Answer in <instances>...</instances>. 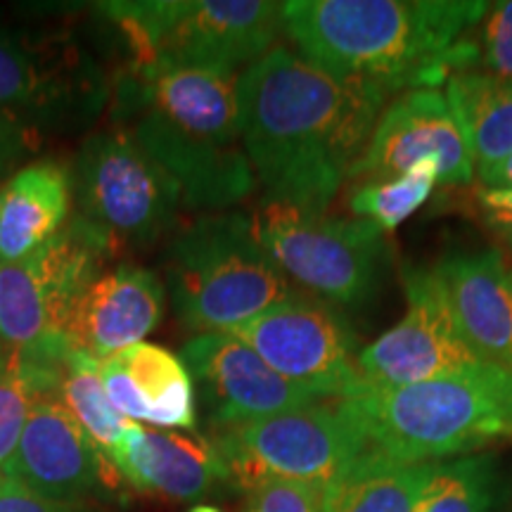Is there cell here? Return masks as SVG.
Segmentation results:
<instances>
[{"mask_svg": "<svg viewBox=\"0 0 512 512\" xmlns=\"http://www.w3.org/2000/svg\"><path fill=\"white\" fill-rule=\"evenodd\" d=\"M242 140L266 202L328 214L389 105L290 48L249 64L238 81Z\"/></svg>", "mask_w": 512, "mask_h": 512, "instance_id": "6da1fadb", "label": "cell"}, {"mask_svg": "<svg viewBox=\"0 0 512 512\" xmlns=\"http://www.w3.org/2000/svg\"><path fill=\"white\" fill-rule=\"evenodd\" d=\"M486 10L475 0H290L283 22L304 60L392 102L477 69L467 34Z\"/></svg>", "mask_w": 512, "mask_h": 512, "instance_id": "7a4b0ae2", "label": "cell"}, {"mask_svg": "<svg viewBox=\"0 0 512 512\" xmlns=\"http://www.w3.org/2000/svg\"><path fill=\"white\" fill-rule=\"evenodd\" d=\"M240 72L128 64L114 117L181 188L183 207L226 211L256 188L240 124Z\"/></svg>", "mask_w": 512, "mask_h": 512, "instance_id": "3957f363", "label": "cell"}, {"mask_svg": "<svg viewBox=\"0 0 512 512\" xmlns=\"http://www.w3.org/2000/svg\"><path fill=\"white\" fill-rule=\"evenodd\" d=\"M164 287L178 323L197 335L240 328L299 292L242 211H207L174 230Z\"/></svg>", "mask_w": 512, "mask_h": 512, "instance_id": "277c9868", "label": "cell"}, {"mask_svg": "<svg viewBox=\"0 0 512 512\" xmlns=\"http://www.w3.org/2000/svg\"><path fill=\"white\" fill-rule=\"evenodd\" d=\"M368 448L401 463H439L512 439V375L494 366L344 399Z\"/></svg>", "mask_w": 512, "mask_h": 512, "instance_id": "5b68a950", "label": "cell"}, {"mask_svg": "<svg viewBox=\"0 0 512 512\" xmlns=\"http://www.w3.org/2000/svg\"><path fill=\"white\" fill-rule=\"evenodd\" d=\"M117 24L131 62L238 72L268 55L285 31L273 0H140L100 3Z\"/></svg>", "mask_w": 512, "mask_h": 512, "instance_id": "8992f818", "label": "cell"}, {"mask_svg": "<svg viewBox=\"0 0 512 512\" xmlns=\"http://www.w3.org/2000/svg\"><path fill=\"white\" fill-rule=\"evenodd\" d=\"M98 230L72 216L60 233L19 264H0V342L29 361L60 368L72 349L74 306L114 259Z\"/></svg>", "mask_w": 512, "mask_h": 512, "instance_id": "52a82bcc", "label": "cell"}, {"mask_svg": "<svg viewBox=\"0 0 512 512\" xmlns=\"http://www.w3.org/2000/svg\"><path fill=\"white\" fill-rule=\"evenodd\" d=\"M256 238L294 287L342 309H361L380 290L389 264L387 233L370 221L313 214L261 200Z\"/></svg>", "mask_w": 512, "mask_h": 512, "instance_id": "ba28073f", "label": "cell"}, {"mask_svg": "<svg viewBox=\"0 0 512 512\" xmlns=\"http://www.w3.org/2000/svg\"><path fill=\"white\" fill-rule=\"evenodd\" d=\"M69 181L76 216L114 252L147 249L176 230L181 188L124 126L86 138Z\"/></svg>", "mask_w": 512, "mask_h": 512, "instance_id": "9c48e42d", "label": "cell"}, {"mask_svg": "<svg viewBox=\"0 0 512 512\" xmlns=\"http://www.w3.org/2000/svg\"><path fill=\"white\" fill-rule=\"evenodd\" d=\"M230 484L247 491L271 479L330 484L368 451V439L347 401L223 427L211 437Z\"/></svg>", "mask_w": 512, "mask_h": 512, "instance_id": "30bf717a", "label": "cell"}, {"mask_svg": "<svg viewBox=\"0 0 512 512\" xmlns=\"http://www.w3.org/2000/svg\"><path fill=\"white\" fill-rule=\"evenodd\" d=\"M226 335L245 342L275 373L318 401L356 399L366 392L351 320L302 290Z\"/></svg>", "mask_w": 512, "mask_h": 512, "instance_id": "8fae6325", "label": "cell"}, {"mask_svg": "<svg viewBox=\"0 0 512 512\" xmlns=\"http://www.w3.org/2000/svg\"><path fill=\"white\" fill-rule=\"evenodd\" d=\"M401 283L406 316L363 347L358 358L366 392L444 380L484 368L486 363L460 335L434 266H406Z\"/></svg>", "mask_w": 512, "mask_h": 512, "instance_id": "7c38bea8", "label": "cell"}, {"mask_svg": "<svg viewBox=\"0 0 512 512\" xmlns=\"http://www.w3.org/2000/svg\"><path fill=\"white\" fill-rule=\"evenodd\" d=\"M3 475L55 503L91 508L114 503L121 475L55 396L29 413L15 456Z\"/></svg>", "mask_w": 512, "mask_h": 512, "instance_id": "4fadbf2b", "label": "cell"}, {"mask_svg": "<svg viewBox=\"0 0 512 512\" xmlns=\"http://www.w3.org/2000/svg\"><path fill=\"white\" fill-rule=\"evenodd\" d=\"M427 159L439 166V185L458 188L475 181V159L458 119L446 95L430 88L396 95L384 107L349 181L401 176Z\"/></svg>", "mask_w": 512, "mask_h": 512, "instance_id": "5bb4252c", "label": "cell"}, {"mask_svg": "<svg viewBox=\"0 0 512 512\" xmlns=\"http://www.w3.org/2000/svg\"><path fill=\"white\" fill-rule=\"evenodd\" d=\"M181 361L195 382L211 430L240 425L320 403L287 382L238 337L226 332L195 335L183 344Z\"/></svg>", "mask_w": 512, "mask_h": 512, "instance_id": "9a60e30c", "label": "cell"}, {"mask_svg": "<svg viewBox=\"0 0 512 512\" xmlns=\"http://www.w3.org/2000/svg\"><path fill=\"white\" fill-rule=\"evenodd\" d=\"M107 88L74 48H36L0 17V112L31 133L95 114Z\"/></svg>", "mask_w": 512, "mask_h": 512, "instance_id": "2e32d148", "label": "cell"}, {"mask_svg": "<svg viewBox=\"0 0 512 512\" xmlns=\"http://www.w3.org/2000/svg\"><path fill=\"white\" fill-rule=\"evenodd\" d=\"M434 271L467 347L512 375V266L505 256L498 249L451 252Z\"/></svg>", "mask_w": 512, "mask_h": 512, "instance_id": "e0dca14e", "label": "cell"}, {"mask_svg": "<svg viewBox=\"0 0 512 512\" xmlns=\"http://www.w3.org/2000/svg\"><path fill=\"white\" fill-rule=\"evenodd\" d=\"M166 287L157 273L136 264L105 268L83 290L69 320L72 347L95 361L143 342L164 316Z\"/></svg>", "mask_w": 512, "mask_h": 512, "instance_id": "ac0fdd59", "label": "cell"}, {"mask_svg": "<svg viewBox=\"0 0 512 512\" xmlns=\"http://www.w3.org/2000/svg\"><path fill=\"white\" fill-rule=\"evenodd\" d=\"M100 377L114 408L155 430L195 432V382L181 361L159 344L138 342L102 358Z\"/></svg>", "mask_w": 512, "mask_h": 512, "instance_id": "d6986e66", "label": "cell"}, {"mask_svg": "<svg viewBox=\"0 0 512 512\" xmlns=\"http://www.w3.org/2000/svg\"><path fill=\"white\" fill-rule=\"evenodd\" d=\"M114 467L133 491L171 503H197L219 484H230L211 439L195 432L140 427Z\"/></svg>", "mask_w": 512, "mask_h": 512, "instance_id": "ffe728a7", "label": "cell"}, {"mask_svg": "<svg viewBox=\"0 0 512 512\" xmlns=\"http://www.w3.org/2000/svg\"><path fill=\"white\" fill-rule=\"evenodd\" d=\"M72 209L69 171L34 162L0 185V264H19L67 226Z\"/></svg>", "mask_w": 512, "mask_h": 512, "instance_id": "44dd1931", "label": "cell"}, {"mask_svg": "<svg viewBox=\"0 0 512 512\" xmlns=\"http://www.w3.org/2000/svg\"><path fill=\"white\" fill-rule=\"evenodd\" d=\"M446 100L475 159L486 171L512 155V79L470 69L446 83Z\"/></svg>", "mask_w": 512, "mask_h": 512, "instance_id": "7402d4cb", "label": "cell"}, {"mask_svg": "<svg viewBox=\"0 0 512 512\" xmlns=\"http://www.w3.org/2000/svg\"><path fill=\"white\" fill-rule=\"evenodd\" d=\"M434 463H401L368 448L328 484L325 512H415Z\"/></svg>", "mask_w": 512, "mask_h": 512, "instance_id": "603a6c76", "label": "cell"}, {"mask_svg": "<svg viewBox=\"0 0 512 512\" xmlns=\"http://www.w3.org/2000/svg\"><path fill=\"white\" fill-rule=\"evenodd\" d=\"M53 396L112 465L140 430L138 422L124 418L107 396L100 377V361L76 347L64 356Z\"/></svg>", "mask_w": 512, "mask_h": 512, "instance_id": "cb8c5ba5", "label": "cell"}, {"mask_svg": "<svg viewBox=\"0 0 512 512\" xmlns=\"http://www.w3.org/2000/svg\"><path fill=\"white\" fill-rule=\"evenodd\" d=\"M437 185L439 166L427 159L401 176L354 183L347 204L354 219L370 221L384 233H392L425 207Z\"/></svg>", "mask_w": 512, "mask_h": 512, "instance_id": "d4e9b609", "label": "cell"}, {"mask_svg": "<svg viewBox=\"0 0 512 512\" xmlns=\"http://www.w3.org/2000/svg\"><path fill=\"white\" fill-rule=\"evenodd\" d=\"M496 482V458L489 453L434 463L415 512H489Z\"/></svg>", "mask_w": 512, "mask_h": 512, "instance_id": "484cf974", "label": "cell"}, {"mask_svg": "<svg viewBox=\"0 0 512 512\" xmlns=\"http://www.w3.org/2000/svg\"><path fill=\"white\" fill-rule=\"evenodd\" d=\"M60 368L41 366L8 351V366L0 373V475L15 456L29 413L43 396L55 394Z\"/></svg>", "mask_w": 512, "mask_h": 512, "instance_id": "4316f807", "label": "cell"}, {"mask_svg": "<svg viewBox=\"0 0 512 512\" xmlns=\"http://www.w3.org/2000/svg\"><path fill=\"white\" fill-rule=\"evenodd\" d=\"M328 484L271 479L245 491L240 512H325Z\"/></svg>", "mask_w": 512, "mask_h": 512, "instance_id": "83f0119b", "label": "cell"}, {"mask_svg": "<svg viewBox=\"0 0 512 512\" xmlns=\"http://www.w3.org/2000/svg\"><path fill=\"white\" fill-rule=\"evenodd\" d=\"M479 27V72L512 79V0L489 3Z\"/></svg>", "mask_w": 512, "mask_h": 512, "instance_id": "f1b7e54d", "label": "cell"}, {"mask_svg": "<svg viewBox=\"0 0 512 512\" xmlns=\"http://www.w3.org/2000/svg\"><path fill=\"white\" fill-rule=\"evenodd\" d=\"M0 512H88V508L48 501L19 484L17 479L0 475Z\"/></svg>", "mask_w": 512, "mask_h": 512, "instance_id": "f546056e", "label": "cell"}, {"mask_svg": "<svg viewBox=\"0 0 512 512\" xmlns=\"http://www.w3.org/2000/svg\"><path fill=\"white\" fill-rule=\"evenodd\" d=\"M31 147V131L8 114L0 112V174L22 159Z\"/></svg>", "mask_w": 512, "mask_h": 512, "instance_id": "4dcf8cb0", "label": "cell"}, {"mask_svg": "<svg viewBox=\"0 0 512 512\" xmlns=\"http://www.w3.org/2000/svg\"><path fill=\"white\" fill-rule=\"evenodd\" d=\"M477 207L482 219L489 228H503L512 226V190H491V188H479L477 195Z\"/></svg>", "mask_w": 512, "mask_h": 512, "instance_id": "1f68e13d", "label": "cell"}, {"mask_svg": "<svg viewBox=\"0 0 512 512\" xmlns=\"http://www.w3.org/2000/svg\"><path fill=\"white\" fill-rule=\"evenodd\" d=\"M479 183L482 188L491 190H512V155L491 166V169L479 171Z\"/></svg>", "mask_w": 512, "mask_h": 512, "instance_id": "d6a6232c", "label": "cell"}, {"mask_svg": "<svg viewBox=\"0 0 512 512\" xmlns=\"http://www.w3.org/2000/svg\"><path fill=\"white\" fill-rule=\"evenodd\" d=\"M491 235L496 240V249L505 256V261L512 266V226L491 228Z\"/></svg>", "mask_w": 512, "mask_h": 512, "instance_id": "836d02e7", "label": "cell"}, {"mask_svg": "<svg viewBox=\"0 0 512 512\" xmlns=\"http://www.w3.org/2000/svg\"><path fill=\"white\" fill-rule=\"evenodd\" d=\"M188 512H223L221 508H216V505H207V503H197L192 505Z\"/></svg>", "mask_w": 512, "mask_h": 512, "instance_id": "e575fe53", "label": "cell"}, {"mask_svg": "<svg viewBox=\"0 0 512 512\" xmlns=\"http://www.w3.org/2000/svg\"><path fill=\"white\" fill-rule=\"evenodd\" d=\"M8 347H5L3 342H0V373H3V368L8 366V351H5Z\"/></svg>", "mask_w": 512, "mask_h": 512, "instance_id": "d590c367", "label": "cell"}]
</instances>
